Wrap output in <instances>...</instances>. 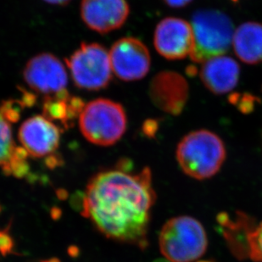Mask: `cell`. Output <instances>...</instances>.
Wrapping results in <instances>:
<instances>
[{"instance_id":"4fadbf2b","label":"cell","mask_w":262,"mask_h":262,"mask_svg":"<svg viewBox=\"0 0 262 262\" xmlns=\"http://www.w3.org/2000/svg\"><path fill=\"white\" fill-rule=\"evenodd\" d=\"M200 74L205 87L211 93L228 94L238 82L239 64L233 58L221 55L204 62Z\"/></svg>"},{"instance_id":"484cf974","label":"cell","mask_w":262,"mask_h":262,"mask_svg":"<svg viewBox=\"0 0 262 262\" xmlns=\"http://www.w3.org/2000/svg\"><path fill=\"white\" fill-rule=\"evenodd\" d=\"M45 262H59V260H56V259H52V260H46Z\"/></svg>"},{"instance_id":"9c48e42d","label":"cell","mask_w":262,"mask_h":262,"mask_svg":"<svg viewBox=\"0 0 262 262\" xmlns=\"http://www.w3.org/2000/svg\"><path fill=\"white\" fill-rule=\"evenodd\" d=\"M154 45L156 51L166 59L178 60L190 56L193 50L190 23L180 18L164 19L156 27Z\"/></svg>"},{"instance_id":"7c38bea8","label":"cell","mask_w":262,"mask_h":262,"mask_svg":"<svg viewBox=\"0 0 262 262\" xmlns=\"http://www.w3.org/2000/svg\"><path fill=\"white\" fill-rule=\"evenodd\" d=\"M80 10L88 28L100 34L121 28L130 14L126 0H82Z\"/></svg>"},{"instance_id":"6da1fadb","label":"cell","mask_w":262,"mask_h":262,"mask_svg":"<svg viewBox=\"0 0 262 262\" xmlns=\"http://www.w3.org/2000/svg\"><path fill=\"white\" fill-rule=\"evenodd\" d=\"M151 176L149 168L137 174L119 167L99 172L88 184L81 214L107 237L144 249L156 198Z\"/></svg>"},{"instance_id":"603a6c76","label":"cell","mask_w":262,"mask_h":262,"mask_svg":"<svg viewBox=\"0 0 262 262\" xmlns=\"http://www.w3.org/2000/svg\"><path fill=\"white\" fill-rule=\"evenodd\" d=\"M156 123L153 122V123H152V126H150V121L148 122V126H144V133H145L146 135H148V137L152 136V135L156 134Z\"/></svg>"},{"instance_id":"ba28073f","label":"cell","mask_w":262,"mask_h":262,"mask_svg":"<svg viewBox=\"0 0 262 262\" xmlns=\"http://www.w3.org/2000/svg\"><path fill=\"white\" fill-rule=\"evenodd\" d=\"M23 77L30 89L45 97L63 91L68 83L66 67L50 53H42L29 59L23 71Z\"/></svg>"},{"instance_id":"44dd1931","label":"cell","mask_w":262,"mask_h":262,"mask_svg":"<svg viewBox=\"0 0 262 262\" xmlns=\"http://www.w3.org/2000/svg\"><path fill=\"white\" fill-rule=\"evenodd\" d=\"M166 5L171 8H183L190 4L193 0H163Z\"/></svg>"},{"instance_id":"5bb4252c","label":"cell","mask_w":262,"mask_h":262,"mask_svg":"<svg viewBox=\"0 0 262 262\" xmlns=\"http://www.w3.org/2000/svg\"><path fill=\"white\" fill-rule=\"evenodd\" d=\"M84 106V102L81 98L72 96L64 89L58 94L45 97L42 114L59 128L67 129L73 126L76 119L79 118Z\"/></svg>"},{"instance_id":"7402d4cb","label":"cell","mask_w":262,"mask_h":262,"mask_svg":"<svg viewBox=\"0 0 262 262\" xmlns=\"http://www.w3.org/2000/svg\"><path fill=\"white\" fill-rule=\"evenodd\" d=\"M60 162H61L60 158L55 156V154L49 156L47 160H46V164H47V166L50 167V168H55L56 166H60Z\"/></svg>"},{"instance_id":"e0dca14e","label":"cell","mask_w":262,"mask_h":262,"mask_svg":"<svg viewBox=\"0 0 262 262\" xmlns=\"http://www.w3.org/2000/svg\"><path fill=\"white\" fill-rule=\"evenodd\" d=\"M28 151L23 147L15 148L10 163L3 171L6 176H15L16 178H23L29 173V165L28 162Z\"/></svg>"},{"instance_id":"9a60e30c","label":"cell","mask_w":262,"mask_h":262,"mask_svg":"<svg viewBox=\"0 0 262 262\" xmlns=\"http://www.w3.org/2000/svg\"><path fill=\"white\" fill-rule=\"evenodd\" d=\"M232 46L237 58L246 64L261 63V23L248 21L241 24L234 31Z\"/></svg>"},{"instance_id":"4316f807","label":"cell","mask_w":262,"mask_h":262,"mask_svg":"<svg viewBox=\"0 0 262 262\" xmlns=\"http://www.w3.org/2000/svg\"><path fill=\"white\" fill-rule=\"evenodd\" d=\"M200 262H211V261H206V260H204V261H200Z\"/></svg>"},{"instance_id":"7a4b0ae2","label":"cell","mask_w":262,"mask_h":262,"mask_svg":"<svg viewBox=\"0 0 262 262\" xmlns=\"http://www.w3.org/2000/svg\"><path fill=\"white\" fill-rule=\"evenodd\" d=\"M223 140L212 132L197 130L187 134L177 148V160L184 173L198 180L212 178L226 159Z\"/></svg>"},{"instance_id":"30bf717a","label":"cell","mask_w":262,"mask_h":262,"mask_svg":"<svg viewBox=\"0 0 262 262\" xmlns=\"http://www.w3.org/2000/svg\"><path fill=\"white\" fill-rule=\"evenodd\" d=\"M60 130L56 124L43 116H34L21 124L18 139L29 156L42 158L54 155L57 150Z\"/></svg>"},{"instance_id":"d4e9b609","label":"cell","mask_w":262,"mask_h":262,"mask_svg":"<svg viewBox=\"0 0 262 262\" xmlns=\"http://www.w3.org/2000/svg\"><path fill=\"white\" fill-rule=\"evenodd\" d=\"M154 262H171L170 260H167L166 258H161V259H157Z\"/></svg>"},{"instance_id":"83f0119b","label":"cell","mask_w":262,"mask_h":262,"mask_svg":"<svg viewBox=\"0 0 262 262\" xmlns=\"http://www.w3.org/2000/svg\"><path fill=\"white\" fill-rule=\"evenodd\" d=\"M0 210H1V207H0Z\"/></svg>"},{"instance_id":"5b68a950","label":"cell","mask_w":262,"mask_h":262,"mask_svg":"<svg viewBox=\"0 0 262 262\" xmlns=\"http://www.w3.org/2000/svg\"><path fill=\"white\" fill-rule=\"evenodd\" d=\"M78 119L82 135L96 145H113L126 130L125 110L121 104L111 99H97L89 102Z\"/></svg>"},{"instance_id":"cb8c5ba5","label":"cell","mask_w":262,"mask_h":262,"mask_svg":"<svg viewBox=\"0 0 262 262\" xmlns=\"http://www.w3.org/2000/svg\"><path fill=\"white\" fill-rule=\"evenodd\" d=\"M45 2L54 5H67L71 0H42Z\"/></svg>"},{"instance_id":"8992f818","label":"cell","mask_w":262,"mask_h":262,"mask_svg":"<svg viewBox=\"0 0 262 262\" xmlns=\"http://www.w3.org/2000/svg\"><path fill=\"white\" fill-rule=\"evenodd\" d=\"M66 63L78 89L98 91L112 81L113 72L109 52L97 42H82Z\"/></svg>"},{"instance_id":"ffe728a7","label":"cell","mask_w":262,"mask_h":262,"mask_svg":"<svg viewBox=\"0 0 262 262\" xmlns=\"http://www.w3.org/2000/svg\"><path fill=\"white\" fill-rule=\"evenodd\" d=\"M254 103H255V99H252V97L245 96L240 100L239 108L242 110V112H250V109L254 106Z\"/></svg>"},{"instance_id":"277c9868","label":"cell","mask_w":262,"mask_h":262,"mask_svg":"<svg viewBox=\"0 0 262 262\" xmlns=\"http://www.w3.org/2000/svg\"><path fill=\"white\" fill-rule=\"evenodd\" d=\"M160 249L171 262H193L205 254L207 235L198 220L191 216L171 218L160 233Z\"/></svg>"},{"instance_id":"d6986e66","label":"cell","mask_w":262,"mask_h":262,"mask_svg":"<svg viewBox=\"0 0 262 262\" xmlns=\"http://www.w3.org/2000/svg\"><path fill=\"white\" fill-rule=\"evenodd\" d=\"M15 244L11 235L6 229H0V254L3 256H6L11 254L14 250Z\"/></svg>"},{"instance_id":"8fae6325","label":"cell","mask_w":262,"mask_h":262,"mask_svg":"<svg viewBox=\"0 0 262 262\" xmlns=\"http://www.w3.org/2000/svg\"><path fill=\"white\" fill-rule=\"evenodd\" d=\"M148 93L157 108L168 114L178 116L182 113L188 102L189 87L182 75L165 71L151 80Z\"/></svg>"},{"instance_id":"3957f363","label":"cell","mask_w":262,"mask_h":262,"mask_svg":"<svg viewBox=\"0 0 262 262\" xmlns=\"http://www.w3.org/2000/svg\"><path fill=\"white\" fill-rule=\"evenodd\" d=\"M193 50L190 58L196 63L225 55L233 45V21L225 13L200 10L192 16Z\"/></svg>"},{"instance_id":"ac0fdd59","label":"cell","mask_w":262,"mask_h":262,"mask_svg":"<svg viewBox=\"0 0 262 262\" xmlns=\"http://www.w3.org/2000/svg\"><path fill=\"white\" fill-rule=\"evenodd\" d=\"M246 253L255 262H262V223L246 233Z\"/></svg>"},{"instance_id":"2e32d148","label":"cell","mask_w":262,"mask_h":262,"mask_svg":"<svg viewBox=\"0 0 262 262\" xmlns=\"http://www.w3.org/2000/svg\"><path fill=\"white\" fill-rule=\"evenodd\" d=\"M15 148L10 122L0 113V166L2 170L10 163Z\"/></svg>"},{"instance_id":"52a82bcc","label":"cell","mask_w":262,"mask_h":262,"mask_svg":"<svg viewBox=\"0 0 262 262\" xmlns=\"http://www.w3.org/2000/svg\"><path fill=\"white\" fill-rule=\"evenodd\" d=\"M113 73L125 82L139 81L150 70L148 48L136 37H126L115 42L109 52Z\"/></svg>"}]
</instances>
